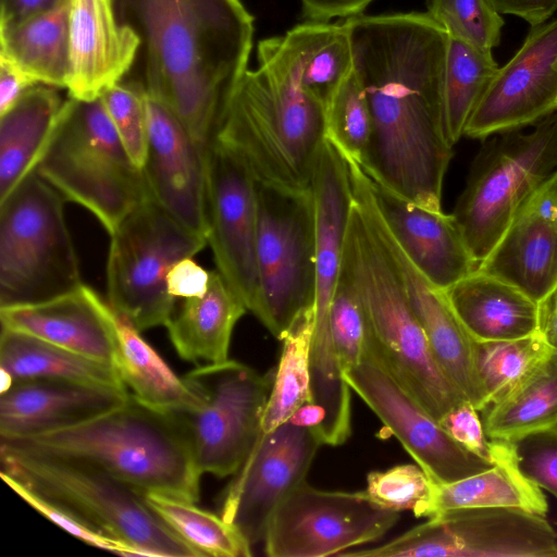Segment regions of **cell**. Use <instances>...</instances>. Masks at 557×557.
<instances>
[{
  "mask_svg": "<svg viewBox=\"0 0 557 557\" xmlns=\"http://www.w3.org/2000/svg\"><path fill=\"white\" fill-rule=\"evenodd\" d=\"M444 292L474 341L517 339L537 332L539 304L499 277L475 270Z\"/></svg>",
  "mask_w": 557,
  "mask_h": 557,
  "instance_id": "83f0119b",
  "label": "cell"
},
{
  "mask_svg": "<svg viewBox=\"0 0 557 557\" xmlns=\"http://www.w3.org/2000/svg\"><path fill=\"white\" fill-rule=\"evenodd\" d=\"M37 85L15 65L0 58V114L9 110L29 88Z\"/></svg>",
  "mask_w": 557,
  "mask_h": 557,
  "instance_id": "816d5d0a",
  "label": "cell"
},
{
  "mask_svg": "<svg viewBox=\"0 0 557 557\" xmlns=\"http://www.w3.org/2000/svg\"><path fill=\"white\" fill-rule=\"evenodd\" d=\"M123 386L70 380L16 381L0 393V440H22L91 421L123 405Z\"/></svg>",
  "mask_w": 557,
  "mask_h": 557,
  "instance_id": "44dd1931",
  "label": "cell"
},
{
  "mask_svg": "<svg viewBox=\"0 0 557 557\" xmlns=\"http://www.w3.org/2000/svg\"><path fill=\"white\" fill-rule=\"evenodd\" d=\"M64 201L36 169L0 200V308L46 301L83 284Z\"/></svg>",
  "mask_w": 557,
  "mask_h": 557,
  "instance_id": "ba28073f",
  "label": "cell"
},
{
  "mask_svg": "<svg viewBox=\"0 0 557 557\" xmlns=\"http://www.w3.org/2000/svg\"><path fill=\"white\" fill-rule=\"evenodd\" d=\"M145 44L146 91L208 148L248 70L253 16L242 0H121Z\"/></svg>",
  "mask_w": 557,
  "mask_h": 557,
  "instance_id": "7a4b0ae2",
  "label": "cell"
},
{
  "mask_svg": "<svg viewBox=\"0 0 557 557\" xmlns=\"http://www.w3.org/2000/svg\"><path fill=\"white\" fill-rule=\"evenodd\" d=\"M523 475L557 498V425L510 441Z\"/></svg>",
  "mask_w": 557,
  "mask_h": 557,
  "instance_id": "bcb514c9",
  "label": "cell"
},
{
  "mask_svg": "<svg viewBox=\"0 0 557 557\" xmlns=\"http://www.w3.org/2000/svg\"><path fill=\"white\" fill-rule=\"evenodd\" d=\"M325 136L345 159L364 161L372 134L370 104L352 70L324 102Z\"/></svg>",
  "mask_w": 557,
  "mask_h": 557,
  "instance_id": "ab89813d",
  "label": "cell"
},
{
  "mask_svg": "<svg viewBox=\"0 0 557 557\" xmlns=\"http://www.w3.org/2000/svg\"><path fill=\"white\" fill-rule=\"evenodd\" d=\"M145 108L147 149L141 169L149 196L175 220L208 240L207 148L146 89Z\"/></svg>",
  "mask_w": 557,
  "mask_h": 557,
  "instance_id": "ffe728a7",
  "label": "cell"
},
{
  "mask_svg": "<svg viewBox=\"0 0 557 557\" xmlns=\"http://www.w3.org/2000/svg\"><path fill=\"white\" fill-rule=\"evenodd\" d=\"M183 379L197 404L177 414L201 472L233 475L262 432L273 375L227 359L197 367Z\"/></svg>",
  "mask_w": 557,
  "mask_h": 557,
  "instance_id": "7c38bea8",
  "label": "cell"
},
{
  "mask_svg": "<svg viewBox=\"0 0 557 557\" xmlns=\"http://www.w3.org/2000/svg\"><path fill=\"white\" fill-rule=\"evenodd\" d=\"M491 441L494 461L492 467L456 482H435L430 517L444 510L465 507L519 508L541 516L546 515V498L542 490L520 471L511 443Z\"/></svg>",
  "mask_w": 557,
  "mask_h": 557,
  "instance_id": "1f68e13d",
  "label": "cell"
},
{
  "mask_svg": "<svg viewBox=\"0 0 557 557\" xmlns=\"http://www.w3.org/2000/svg\"><path fill=\"white\" fill-rule=\"evenodd\" d=\"M259 294L252 313L277 339L313 307L315 214L312 190L257 183Z\"/></svg>",
  "mask_w": 557,
  "mask_h": 557,
  "instance_id": "8fae6325",
  "label": "cell"
},
{
  "mask_svg": "<svg viewBox=\"0 0 557 557\" xmlns=\"http://www.w3.org/2000/svg\"><path fill=\"white\" fill-rule=\"evenodd\" d=\"M206 159L208 243L216 270L252 312L259 294L257 181L240 158L215 138Z\"/></svg>",
  "mask_w": 557,
  "mask_h": 557,
  "instance_id": "2e32d148",
  "label": "cell"
},
{
  "mask_svg": "<svg viewBox=\"0 0 557 557\" xmlns=\"http://www.w3.org/2000/svg\"><path fill=\"white\" fill-rule=\"evenodd\" d=\"M362 494L376 506L393 510H410L418 518L430 517L435 482L418 465H399L367 476Z\"/></svg>",
  "mask_w": 557,
  "mask_h": 557,
  "instance_id": "b9f144b4",
  "label": "cell"
},
{
  "mask_svg": "<svg viewBox=\"0 0 557 557\" xmlns=\"http://www.w3.org/2000/svg\"><path fill=\"white\" fill-rule=\"evenodd\" d=\"M312 196L315 214V277L310 349L311 386L317 392L332 393L344 384V373L330 333V307L342 270L352 187L346 159L327 138L315 162Z\"/></svg>",
  "mask_w": 557,
  "mask_h": 557,
  "instance_id": "9a60e30c",
  "label": "cell"
},
{
  "mask_svg": "<svg viewBox=\"0 0 557 557\" xmlns=\"http://www.w3.org/2000/svg\"><path fill=\"white\" fill-rule=\"evenodd\" d=\"M343 263L367 313L369 335L364 358L385 369L440 421L466 399L431 351L399 270L373 220L369 194L362 185L352 191Z\"/></svg>",
  "mask_w": 557,
  "mask_h": 557,
  "instance_id": "3957f363",
  "label": "cell"
},
{
  "mask_svg": "<svg viewBox=\"0 0 557 557\" xmlns=\"http://www.w3.org/2000/svg\"><path fill=\"white\" fill-rule=\"evenodd\" d=\"M344 379L428 475L446 484L482 472L494 461L469 451L385 369L364 358Z\"/></svg>",
  "mask_w": 557,
  "mask_h": 557,
  "instance_id": "ac0fdd59",
  "label": "cell"
},
{
  "mask_svg": "<svg viewBox=\"0 0 557 557\" xmlns=\"http://www.w3.org/2000/svg\"><path fill=\"white\" fill-rule=\"evenodd\" d=\"M0 322L1 327L114 366L115 312L85 284L46 301L0 308Z\"/></svg>",
  "mask_w": 557,
  "mask_h": 557,
  "instance_id": "484cf974",
  "label": "cell"
},
{
  "mask_svg": "<svg viewBox=\"0 0 557 557\" xmlns=\"http://www.w3.org/2000/svg\"><path fill=\"white\" fill-rule=\"evenodd\" d=\"M210 272L196 263L191 257L177 261L169 271L166 285L175 298L202 297L209 285Z\"/></svg>",
  "mask_w": 557,
  "mask_h": 557,
  "instance_id": "c3c4849f",
  "label": "cell"
},
{
  "mask_svg": "<svg viewBox=\"0 0 557 557\" xmlns=\"http://www.w3.org/2000/svg\"><path fill=\"white\" fill-rule=\"evenodd\" d=\"M479 410L468 400L450 409L438 422L447 434L469 451L493 461V444L486 436Z\"/></svg>",
  "mask_w": 557,
  "mask_h": 557,
  "instance_id": "7dc6e473",
  "label": "cell"
},
{
  "mask_svg": "<svg viewBox=\"0 0 557 557\" xmlns=\"http://www.w3.org/2000/svg\"><path fill=\"white\" fill-rule=\"evenodd\" d=\"M35 169L64 200L88 209L109 234L150 198L143 169L128 156L101 97L64 101Z\"/></svg>",
  "mask_w": 557,
  "mask_h": 557,
  "instance_id": "8992f818",
  "label": "cell"
},
{
  "mask_svg": "<svg viewBox=\"0 0 557 557\" xmlns=\"http://www.w3.org/2000/svg\"><path fill=\"white\" fill-rule=\"evenodd\" d=\"M482 412L490 440L510 442L557 425V350L550 349L504 397Z\"/></svg>",
  "mask_w": 557,
  "mask_h": 557,
  "instance_id": "836d02e7",
  "label": "cell"
},
{
  "mask_svg": "<svg viewBox=\"0 0 557 557\" xmlns=\"http://www.w3.org/2000/svg\"><path fill=\"white\" fill-rule=\"evenodd\" d=\"M550 349L539 332L508 341L473 339V361L486 407L504 397Z\"/></svg>",
  "mask_w": 557,
  "mask_h": 557,
  "instance_id": "f35d334b",
  "label": "cell"
},
{
  "mask_svg": "<svg viewBox=\"0 0 557 557\" xmlns=\"http://www.w3.org/2000/svg\"><path fill=\"white\" fill-rule=\"evenodd\" d=\"M1 473L64 504L141 556L199 557L149 506L146 492L81 459L0 444Z\"/></svg>",
  "mask_w": 557,
  "mask_h": 557,
  "instance_id": "52a82bcc",
  "label": "cell"
},
{
  "mask_svg": "<svg viewBox=\"0 0 557 557\" xmlns=\"http://www.w3.org/2000/svg\"><path fill=\"white\" fill-rule=\"evenodd\" d=\"M502 15L524 20L531 27L546 23L557 12V0H488Z\"/></svg>",
  "mask_w": 557,
  "mask_h": 557,
  "instance_id": "f907efd6",
  "label": "cell"
},
{
  "mask_svg": "<svg viewBox=\"0 0 557 557\" xmlns=\"http://www.w3.org/2000/svg\"><path fill=\"white\" fill-rule=\"evenodd\" d=\"M537 332L548 347L557 350V287L539 302Z\"/></svg>",
  "mask_w": 557,
  "mask_h": 557,
  "instance_id": "db71d44e",
  "label": "cell"
},
{
  "mask_svg": "<svg viewBox=\"0 0 557 557\" xmlns=\"http://www.w3.org/2000/svg\"><path fill=\"white\" fill-rule=\"evenodd\" d=\"M0 58L37 84L66 88L70 73V0L25 20L1 24Z\"/></svg>",
  "mask_w": 557,
  "mask_h": 557,
  "instance_id": "4dcf8cb0",
  "label": "cell"
},
{
  "mask_svg": "<svg viewBox=\"0 0 557 557\" xmlns=\"http://www.w3.org/2000/svg\"><path fill=\"white\" fill-rule=\"evenodd\" d=\"M557 110V17L531 27L475 106L463 136L484 139L534 125Z\"/></svg>",
  "mask_w": 557,
  "mask_h": 557,
  "instance_id": "d6986e66",
  "label": "cell"
},
{
  "mask_svg": "<svg viewBox=\"0 0 557 557\" xmlns=\"http://www.w3.org/2000/svg\"><path fill=\"white\" fill-rule=\"evenodd\" d=\"M117 346L114 367L132 395L156 409L178 413L197 404L196 395L178 377L140 332L115 313Z\"/></svg>",
  "mask_w": 557,
  "mask_h": 557,
  "instance_id": "e575fe53",
  "label": "cell"
},
{
  "mask_svg": "<svg viewBox=\"0 0 557 557\" xmlns=\"http://www.w3.org/2000/svg\"><path fill=\"white\" fill-rule=\"evenodd\" d=\"M312 331L313 307L304 311L281 339V356L262 419L263 433L288 421L301 406L311 401Z\"/></svg>",
  "mask_w": 557,
  "mask_h": 557,
  "instance_id": "8d00e7d4",
  "label": "cell"
},
{
  "mask_svg": "<svg viewBox=\"0 0 557 557\" xmlns=\"http://www.w3.org/2000/svg\"><path fill=\"white\" fill-rule=\"evenodd\" d=\"M375 0H300L302 17L307 21L330 22L362 14Z\"/></svg>",
  "mask_w": 557,
  "mask_h": 557,
  "instance_id": "681fc988",
  "label": "cell"
},
{
  "mask_svg": "<svg viewBox=\"0 0 557 557\" xmlns=\"http://www.w3.org/2000/svg\"><path fill=\"white\" fill-rule=\"evenodd\" d=\"M322 445L315 432L286 421L259 435L233 474L221 506V517L252 546L264 539L276 508L309 472Z\"/></svg>",
  "mask_w": 557,
  "mask_h": 557,
  "instance_id": "e0dca14e",
  "label": "cell"
},
{
  "mask_svg": "<svg viewBox=\"0 0 557 557\" xmlns=\"http://www.w3.org/2000/svg\"><path fill=\"white\" fill-rule=\"evenodd\" d=\"M109 305L139 332L165 325L175 310L166 285L171 268L208 243L151 198L136 206L110 234Z\"/></svg>",
  "mask_w": 557,
  "mask_h": 557,
  "instance_id": "30bf717a",
  "label": "cell"
},
{
  "mask_svg": "<svg viewBox=\"0 0 557 557\" xmlns=\"http://www.w3.org/2000/svg\"><path fill=\"white\" fill-rule=\"evenodd\" d=\"M426 9L448 36L491 51L500 44L505 21L488 0H426Z\"/></svg>",
  "mask_w": 557,
  "mask_h": 557,
  "instance_id": "7bdbcfd3",
  "label": "cell"
},
{
  "mask_svg": "<svg viewBox=\"0 0 557 557\" xmlns=\"http://www.w3.org/2000/svg\"><path fill=\"white\" fill-rule=\"evenodd\" d=\"M337 556L557 557V533L545 516L519 508H454L383 545Z\"/></svg>",
  "mask_w": 557,
  "mask_h": 557,
  "instance_id": "4fadbf2b",
  "label": "cell"
},
{
  "mask_svg": "<svg viewBox=\"0 0 557 557\" xmlns=\"http://www.w3.org/2000/svg\"><path fill=\"white\" fill-rule=\"evenodd\" d=\"M498 67L491 50L480 49L448 36L444 77V116L446 135L451 146L463 136L470 115Z\"/></svg>",
  "mask_w": 557,
  "mask_h": 557,
  "instance_id": "d590c367",
  "label": "cell"
},
{
  "mask_svg": "<svg viewBox=\"0 0 557 557\" xmlns=\"http://www.w3.org/2000/svg\"><path fill=\"white\" fill-rule=\"evenodd\" d=\"M557 523V522H556Z\"/></svg>",
  "mask_w": 557,
  "mask_h": 557,
  "instance_id": "11a10c76",
  "label": "cell"
},
{
  "mask_svg": "<svg viewBox=\"0 0 557 557\" xmlns=\"http://www.w3.org/2000/svg\"><path fill=\"white\" fill-rule=\"evenodd\" d=\"M0 444L81 459L144 492L199 500L203 473L183 420L132 394L120 407L86 423Z\"/></svg>",
  "mask_w": 557,
  "mask_h": 557,
  "instance_id": "277c9868",
  "label": "cell"
},
{
  "mask_svg": "<svg viewBox=\"0 0 557 557\" xmlns=\"http://www.w3.org/2000/svg\"><path fill=\"white\" fill-rule=\"evenodd\" d=\"M246 311L245 304L214 270L210 271L206 294L184 298L165 326L182 359L218 363L228 359L234 326Z\"/></svg>",
  "mask_w": 557,
  "mask_h": 557,
  "instance_id": "f1b7e54d",
  "label": "cell"
},
{
  "mask_svg": "<svg viewBox=\"0 0 557 557\" xmlns=\"http://www.w3.org/2000/svg\"><path fill=\"white\" fill-rule=\"evenodd\" d=\"M0 474L29 506L86 544L122 556H141L136 548L106 533L73 508L38 494L4 473Z\"/></svg>",
  "mask_w": 557,
  "mask_h": 557,
  "instance_id": "ee69618b",
  "label": "cell"
},
{
  "mask_svg": "<svg viewBox=\"0 0 557 557\" xmlns=\"http://www.w3.org/2000/svg\"><path fill=\"white\" fill-rule=\"evenodd\" d=\"M213 138L240 158L257 183L310 193L326 138L324 102L281 73L259 65L243 75Z\"/></svg>",
  "mask_w": 557,
  "mask_h": 557,
  "instance_id": "5b68a950",
  "label": "cell"
},
{
  "mask_svg": "<svg viewBox=\"0 0 557 557\" xmlns=\"http://www.w3.org/2000/svg\"><path fill=\"white\" fill-rule=\"evenodd\" d=\"M372 134L360 165L375 183L432 211L453 157L444 116L448 34L426 12L344 18Z\"/></svg>",
  "mask_w": 557,
  "mask_h": 557,
  "instance_id": "6da1fadb",
  "label": "cell"
},
{
  "mask_svg": "<svg viewBox=\"0 0 557 557\" xmlns=\"http://www.w3.org/2000/svg\"><path fill=\"white\" fill-rule=\"evenodd\" d=\"M330 333L343 373L363 360L369 335L367 313L344 263L330 307Z\"/></svg>",
  "mask_w": 557,
  "mask_h": 557,
  "instance_id": "60d3db41",
  "label": "cell"
},
{
  "mask_svg": "<svg viewBox=\"0 0 557 557\" xmlns=\"http://www.w3.org/2000/svg\"><path fill=\"white\" fill-rule=\"evenodd\" d=\"M153 511L199 557H250L251 545L221 516L203 510L195 503L171 495L146 492Z\"/></svg>",
  "mask_w": 557,
  "mask_h": 557,
  "instance_id": "74e56055",
  "label": "cell"
},
{
  "mask_svg": "<svg viewBox=\"0 0 557 557\" xmlns=\"http://www.w3.org/2000/svg\"><path fill=\"white\" fill-rule=\"evenodd\" d=\"M63 103L54 87L37 84L0 114V200L36 168Z\"/></svg>",
  "mask_w": 557,
  "mask_h": 557,
  "instance_id": "f546056e",
  "label": "cell"
},
{
  "mask_svg": "<svg viewBox=\"0 0 557 557\" xmlns=\"http://www.w3.org/2000/svg\"><path fill=\"white\" fill-rule=\"evenodd\" d=\"M362 492L323 491L304 481L276 508L265 534L270 557H325L383 536L398 521Z\"/></svg>",
  "mask_w": 557,
  "mask_h": 557,
  "instance_id": "5bb4252c",
  "label": "cell"
},
{
  "mask_svg": "<svg viewBox=\"0 0 557 557\" xmlns=\"http://www.w3.org/2000/svg\"><path fill=\"white\" fill-rule=\"evenodd\" d=\"M476 270L537 304L557 287V169L520 207Z\"/></svg>",
  "mask_w": 557,
  "mask_h": 557,
  "instance_id": "7402d4cb",
  "label": "cell"
},
{
  "mask_svg": "<svg viewBox=\"0 0 557 557\" xmlns=\"http://www.w3.org/2000/svg\"><path fill=\"white\" fill-rule=\"evenodd\" d=\"M534 125L531 132H505L486 141L456 202L451 214L478 267L557 169V110Z\"/></svg>",
  "mask_w": 557,
  "mask_h": 557,
  "instance_id": "9c48e42d",
  "label": "cell"
},
{
  "mask_svg": "<svg viewBox=\"0 0 557 557\" xmlns=\"http://www.w3.org/2000/svg\"><path fill=\"white\" fill-rule=\"evenodd\" d=\"M140 44L134 27L117 22L112 0H70L69 96L100 98L131 69Z\"/></svg>",
  "mask_w": 557,
  "mask_h": 557,
  "instance_id": "cb8c5ba5",
  "label": "cell"
},
{
  "mask_svg": "<svg viewBox=\"0 0 557 557\" xmlns=\"http://www.w3.org/2000/svg\"><path fill=\"white\" fill-rule=\"evenodd\" d=\"M65 0H1L0 25L15 23L54 9Z\"/></svg>",
  "mask_w": 557,
  "mask_h": 557,
  "instance_id": "f5cc1de1",
  "label": "cell"
},
{
  "mask_svg": "<svg viewBox=\"0 0 557 557\" xmlns=\"http://www.w3.org/2000/svg\"><path fill=\"white\" fill-rule=\"evenodd\" d=\"M257 54L259 65L281 73L323 102L354 70L352 46L344 20L300 23L284 35L260 40Z\"/></svg>",
  "mask_w": 557,
  "mask_h": 557,
  "instance_id": "4316f807",
  "label": "cell"
},
{
  "mask_svg": "<svg viewBox=\"0 0 557 557\" xmlns=\"http://www.w3.org/2000/svg\"><path fill=\"white\" fill-rule=\"evenodd\" d=\"M370 181L388 232L434 286L445 290L478 269L453 214L422 208Z\"/></svg>",
  "mask_w": 557,
  "mask_h": 557,
  "instance_id": "d4e9b609",
  "label": "cell"
},
{
  "mask_svg": "<svg viewBox=\"0 0 557 557\" xmlns=\"http://www.w3.org/2000/svg\"><path fill=\"white\" fill-rule=\"evenodd\" d=\"M0 368L12 382L55 379L126 387L111 363L5 327L0 334Z\"/></svg>",
  "mask_w": 557,
  "mask_h": 557,
  "instance_id": "d6a6232c",
  "label": "cell"
},
{
  "mask_svg": "<svg viewBox=\"0 0 557 557\" xmlns=\"http://www.w3.org/2000/svg\"><path fill=\"white\" fill-rule=\"evenodd\" d=\"M101 100L133 162L143 168L147 149L145 88L141 85H114Z\"/></svg>",
  "mask_w": 557,
  "mask_h": 557,
  "instance_id": "f6af8a7d",
  "label": "cell"
},
{
  "mask_svg": "<svg viewBox=\"0 0 557 557\" xmlns=\"http://www.w3.org/2000/svg\"><path fill=\"white\" fill-rule=\"evenodd\" d=\"M370 209L376 227L401 275L410 305L420 321L431 351L456 389L479 411L486 396L473 361V339L453 311L445 292L434 286L407 257L385 226L373 195Z\"/></svg>",
  "mask_w": 557,
  "mask_h": 557,
  "instance_id": "603a6c76",
  "label": "cell"
}]
</instances>
